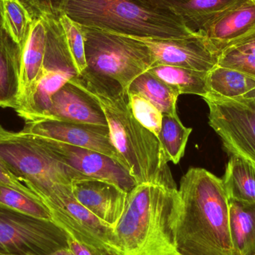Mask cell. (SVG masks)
<instances>
[{
	"label": "cell",
	"instance_id": "6da1fadb",
	"mask_svg": "<svg viewBox=\"0 0 255 255\" xmlns=\"http://www.w3.org/2000/svg\"><path fill=\"white\" fill-rule=\"evenodd\" d=\"M70 81L101 106L112 142L136 184L176 187L157 136L135 118L127 90L117 81L88 70Z\"/></svg>",
	"mask_w": 255,
	"mask_h": 255
},
{
	"label": "cell",
	"instance_id": "7a4b0ae2",
	"mask_svg": "<svg viewBox=\"0 0 255 255\" xmlns=\"http://www.w3.org/2000/svg\"><path fill=\"white\" fill-rule=\"evenodd\" d=\"M178 191L175 232L180 255H236L222 178L192 167L181 178Z\"/></svg>",
	"mask_w": 255,
	"mask_h": 255
},
{
	"label": "cell",
	"instance_id": "3957f363",
	"mask_svg": "<svg viewBox=\"0 0 255 255\" xmlns=\"http://www.w3.org/2000/svg\"><path fill=\"white\" fill-rule=\"evenodd\" d=\"M178 200L176 187L136 184L115 230L121 255H181L175 232Z\"/></svg>",
	"mask_w": 255,
	"mask_h": 255
},
{
	"label": "cell",
	"instance_id": "277c9868",
	"mask_svg": "<svg viewBox=\"0 0 255 255\" xmlns=\"http://www.w3.org/2000/svg\"><path fill=\"white\" fill-rule=\"evenodd\" d=\"M62 13L82 26L136 38H182L196 33L154 0H66Z\"/></svg>",
	"mask_w": 255,
	"mask_h": 255
},
{
	"label": "cell",
	"instance_id": "5b68a950",
	"mask_svg": "<svg viewBox=\"0 0 255 255\" xmlns=\"http://www.w3.org/2000/svg\"><path fill=\"white\" fill-rule=\"evenodd\" d=\"M0 161L42 202L82 178L54 158L31 136L0 125Z\"/></svg>",
	"mask_w": 255,
	"mask_h": 255
},
{
	"label": "cell",
	"instance_id": "8992f818",
	"mask_svg": "<svg viewBox=\"0 0 255 255\" xmlns=\"http://www.w3.org/2000/svg\"><path fill=\"white\" fill-rule=\"evenodd\" d=\"M86 70L111 78L126 90L154 66L148 46L139 39L82 26Z\"/></svg>",
	"mask_w": 255,
	"mask_h": 255
},
{
	"label": "cell",
	"instance_id": "52a82bcc",
	"mask_svg": "<svg viewBox=\"0 0 255 255\" xmlns=\"http://www.w3.org/2000/svg\"><path fill=\"white\" fill-rule=\"evenodd\" d=\"M43 204L50 212L52 221L67 238L85 246L94 255H121L115 229L75 198L71 185L64 187Z\"/></svg>",
	"mask_w": 255,
	"mask_h": 255
},
{
	"label": "cell",
	"instance_id": "ba28073f",
	"mask_svg": "<svg viewBox=\"0 0 255 255\" xmlns=\"http://www.w3.org/2000/svg\"><path fill=\"white\" fill-rule=\"evenodd\" d=\"M67 240L53 222L0 206V255H49Z\"/></svg>",
	"mask_w": 255,
	"mask_h": 255
},
{
	"label": "cell",
	"instance_id": "9c48e42d",
	"mask_svg": "<svg viewBox=\"0 0 255 255\" xmlns=\"http://www.w3.org/2000/svg\"><path fill=\"white\" fill-rule=\"evenodd\" d=\"M204 100L209 108V125L226 151L255 162V92L241 98Z\"/></svg>",
	"mask_w": 255,
	"mask_h": 255
},
{
	"label": "cell",
	"instance_id": "30bf717a",
	"mask_svg": "<svg viewBox=\"0 0 255 255\" xmlns=\"http://www.w3.org/2000/svg\"><path fill=\"white\" fill-rule=\"evenodd\" d=\"M28 135L54 158L74 171L82 178L88 177L105 180L117 184L127 193L131 191L136 185L127 168L106 154L88 148Z\"/></svg>",
	"mask_w": 255,
	"mask_h": 255
},
{
	"label": "cell",
	"instance_id": "8fae6325",
	"mask_svg": "<svg viewBox=\"0 0 255 255\" xmlns=\"http://www.w3.org/2000/svg\"><path fill=\"white\" fill-rule=\"evenodd\" d=\"M21 131L103 153L125 166L122 157L112 142L109 127L42 120L25 123Z\"/></svg>",
	"mask_w": 255,
	"mask_h": 255
},
{
	"label": "cell",
	"instance_id": "7c38bea8",
	"mask_svg": "<svg viewBox=\"0 0 255 255\" xmlns=\"http://www.w3.org/2000/svg\"><path fill=\"white\" fill-rule=\"evenodd\" d=\"M137 39L149 49L154 60L153 67L175 66L209 72L218 63V55L211 50L205 38L197 32L182 38Z\"/></svg>",
	"mask_w": 255,
	"mask_h": 255
},
{
	"label": "cell",
	"instance_id": "4fadbf2b",
	"mask_svg": "<svg viewBox=\"0 0 255 255\" xmlns=\"http://www.w3.org/2000/svg\"><path fill=\"white\" fill-rule=\"evenodd\" d=\"M211 50L226 49L255 36V0H247L207 22L197 31Z\"/></svg>",
	"mask_w": 255,
	"mask_h": 255
},
{
	"label": "cell",
	"instance_id": "5bb4252c",
	"mask_svg": "<svg viewBox=\"0 0 255 255\" xmlns=\"http://www.w3.org/2000/svg\"><path fill=\"white\" fill-rule=\"evenodd\" d=\"M71 188L82 205L116 230L125 211L128 193L114 183L88 177L73 179Z\"/></svg>",
	"mask_w": 255,
	"mask_h": 255
},
{
	"label": "cell",
	"instance_id": "9a60e30c",
	"mask_svg": "<svg viewBox=\"0 0 255 255\" xmlns=\"http://www.w3.org/2000/svg\"><path fill=\"white\" fill-rule=\"evenodd\" d=\"M42 120L108 127L98 102L71 81L54 95L50 108L39 121Z\"/></svg>",
	"mask_w": 255,
	"mask_h": 255
},
{
	"label": "cell",
	"instance_id": "2e32d148",
	"mask_svg": "<svg viewBox=\"0 0 255 255\" xmlns=\"http://www.w3.org/2000/svg\"><path fill=\"white\" fill-rule=\"evenodd\" d=\"M22 49L0 28V107L17 110L21 95Z\"/></svg>",
	"mask_w": 255,
	"mask_h": 255
},
{
	"label": "cell",
	"instance_id": "e0dca14e",
	"mask_svg": "<svg viewBox=\"0 0 255 255\" xmlns=\"http://www.w3.org/2000/svg\"><path fill=\"white\" fill-rule=\"evenodd\" d=\"M46 45V26L40 16L33 22L31 32L22 49L20 102L17 110L27 104L43 73Z\"/></svg>",
	"mask_w": 255,
	"mask_h": 255
},
{
	"label": "cell",
	"instance_id": "ac0fdd59",
	"mask_svg": "<svg viewBox=\"0 0 255 255\" xmlns=\"http://www.w3.org/2000/svg\"><path fill=\"white\" fill-rule=\"evenodd\" d=\"M170 9L197 32L207 22L247 0H154Z\"/></svg>",
	"mask_w": 255,
	"mask_h": 255
},
{
	"label": "cell",
	"instance_id": "d6986e66",
	"mask_svg": "<svg viewBox=\"0 0 255 255\" xmlns=\"http://www.w3.org/2000/svg\"><path fill=\"white\" fill-rule=\"evenodd\" d=\"M75 76L69 72L44 69L31 98L24 107L16 111V113L25 123L41 119L50 108L54 95Z\"/></svg>",
	"mask_w": 255,
	"mask_h": 255
},
{
	"label": "cell",
	"instance_id": "ffe728a7",
	"mask_svg": "<svg viewBox=\"0 0 255 255\" xmlns=\"http://www.w3.org/2000/svg\"><path fill=\"white\" fill-rule=\"evenodd\" d=\"M231 238L236 255H255V203L229 199Z\"/></svg>",
	"mask_w": 255,
	"mask_h": 255
},
{
	"label": "cell",
	"instance_id": "44dd1931",
	"mask_svg": "<svg viewBox=\"0 0 255 255\" xmlns=\"http://www.w3.org/2000/svg\"><path fill=\"white\" fill-rule=\"evenodd\" d=\"M222 180L229 199L255 203V162L231 156Z\"/></svg>",
	"mask_w": 255,
	"mask_h": 255
},
{
	"label": "cell",
	"instance_id": "7402d4cb",
	"mask_svg": "<svg viewBox=\"0 0 255 255\" xmlns=\"http://www.w3.org/2000/svg\"><path fill=\"white\" fill-rule=\"evenodd\" d=\"M208 89L207 97L241 98L255 92V78L235 69L217 65L208 72Z\"/></svg>",
	"mask_w": 255,
	"mask_h": 255
},
{
	"label": "cell",
	"instance_id": "603a6c76",
	"mask_svg": "<svg viewBox=\"0 0 255 255\" xmlns=\"http://www.w3.org/2000/svg\"><path fill=\"white\" fill-rule=\"evenodd\" d=\"M128 92L142 96L154 105L163 115L177 114V100L180 96L178 90L148 70L132 82Z\"/></svg>",
	"mask_w": 255,
	"mask_h": 255
},
{
	"label": "cell",
	"instance_id": "cb8c5ba5",
	"mask_svg": "<svg viewBox=\"0 0 255 255\" xmlns=\"http://www.w3.org/2000/svg\"><path fill=\"white\" fill-rule=\"evenodd\" d=\"M148 71L176 88L180 95L193 94L205 98L208 94V72L168 65L155 66Z\"/></svg>",
	"mask_w": 255,
	"mask_h": 255
},
{
	"label": "cell",
	"instance_id": "d4e9b609",
	"mask_svg": "<svg viewBox=\"0 0 255 255\" xmlns=\"http://www.w3.org/2000/svg\"><path fill=\"white\" fill-rule=\"evenodd\" d=\"M192 128L183 125L177 114L163 115L161 127L157 137L166 163L177 164L182 158Z\"/></svg>",
	"mask_w": 255,
	"mask_h": 255
},
{
	"label": "cell",
	"instance_id": "484cf974",
	"mask_svg": "<svg viewBox=\"0 0 255 255\" xmlns=\"http://www.w3.org/2000/svg\"><path fill=\"white\" fill-rule=\"evenodd\" d=\"M2 28L23 49L34 19L18 0H1Z\"/></svg>",
	"mask_w": 255,
	"mask_h": 255
},
{
	"label": "cell",
	"instance_id": "4316f807",
	"mask_svg": "<svg viewBox=\"0 0 255 255\" xmlns=\"http://www.w3.org/2000/svg\"><path fill=\"white\" fill-rule=\"evenodd\" d=\"M0 206L35 218L52 221L50 212L42 201L1 184H0Z\"/></svg>",
	"mask_w": 255,
	"mask_h": 255
},
{
	"label": "cell",
	"instance_id": "83f0119b",
	"mask_svg": "<svg viewBox=\"0 0 255 255\" xmlns=\"http://www.w3.org/2000/svg\"><path fill=\"white\" fill-rule=\"evenodd\" d=\"M59 21L64 29L67 47L75 68L78 75L81 74L88 67L85 58V42L82 25L64 13L60 16Z\"/></svg>",
	"mask_w": 255,
	"mask_h": 255
},
{
	"label": "cell",
	"instance_id": "f1b7e54d",
	"mask_svg": "<svg viewBox=\"0 0 255 255\" xmlns=\"http://www.w3.org/2000/svg\"><path fill=\"white\" fill-rule=\"evenodd\" d=\"M130 107L135 118L157 136L161 127L163 114L149 101L139 94L128 93Z\"/></svg>",
	"mask_w": 255,
	"mask_h": 255
},
{
	"label": "cell",
	"instance_id": "f546056e",
	"mask_svg": "<svg viewBox=\"0 0 255 255\" xmlns=\"http://www.w3.org/2000/svg\"><path fill=\"white\" fill-rule=\"evenodd\" d=\"M33 10L37 18L41 16H52L59 18L62 14L66 0H30Z\"/></svg>",
	"mask_w": 255,
	"mask_h": 255
},
{
	"label": "cell",
	"instance_id": "4dcf8cb0",
	"mask_svg": "<svg viewBox=\"0 0 255 255\" xmlns=\"http://www.w3.org/2000/svg\"><path fill=\"white\" fill-rule=\"evenodd\" d=\"M0 184L11 187L18 191L22 192V193L30 197L40 200V198L34 192L31 191L22 181L16 178L1 161H0Z\"/></svg>",
	"mask_w": 255,
	"mask_h": 255
},
{
	"label": "cell",
	"instance_id": "1f68e13d",
	"mask_svg": "<svg viewBox=\"0 0 255 255\" xmlns=\"http://www.w3.org/2000/svg\"><path fill=\"white\" fill-rule=\"evenodd\" d=\"M67 246L76 255H94L89 250L74 240L67 238Z\"/></svg>",
	"mask_w": 255,
	"mask_h": 255
},
{
	"label": "cell",
	"instance_id": "d6a6232c",
	"mask_svg": "<svg viewBox=\"0 0 255 255\" xmlns=\"http://www.w3.org/2000/svg\"><path fill=\"white\" fill-rule=\"evenodd\" d=\"M18 1H20V2L22 3L24 6H25V8L28 10L30 14H31V16H32L33 19H37L35 13H34V10H33L32 6H31V1H30V0H18Z\"/></svg>",
	"mask_w": 255,
	"mask_h": 255
},
{
	"label": "cell",
	"instance_id": "836d02e7",
	"mask_svg": "<svg viewBox=\"0 0 255 255\" xmlns=\"http://www.w3.org/2000/svg\"><path fill=\"white\" fill-rule=\"evenodd\" d=\"M49 255H76L72 252L69 247H64V248L60 249V250H56L53 252Z\"/></svg>",
	"mask_w": 255,
	"mask_h": 255
},
{
	"label": "cell",
	"instance_id": "e575fe53",
	"mask_svg": "<svg viewBox=\"0 0 255 255\" xmlns=\"http://www.w3.org/2000/svg\"><path fill=\"white\" fill-rule=\"evenodd\" d=\"M1 26H2V19H1V0H0V28Z\"/></svg>",
	"mask_w": 255,
	"mask_h": 255
}]
</instances>
